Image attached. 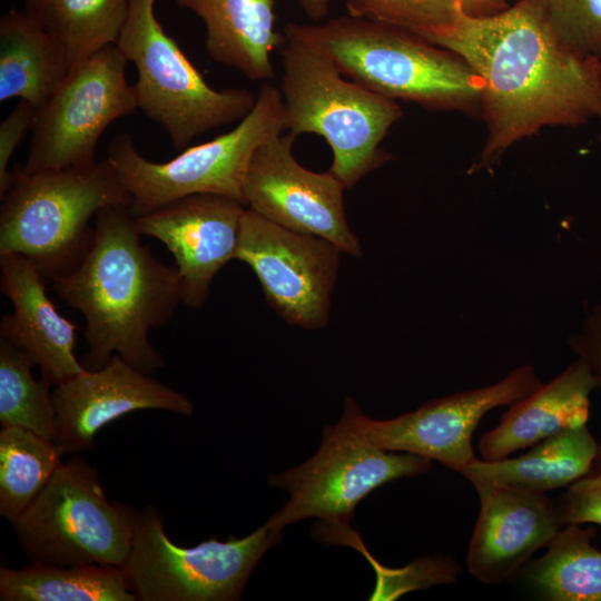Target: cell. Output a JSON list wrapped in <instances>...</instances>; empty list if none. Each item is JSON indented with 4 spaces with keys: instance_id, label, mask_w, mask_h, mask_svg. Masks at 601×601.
Returning a JSON list of instances; mask_svg holds the SVG:
<instances>
[{
    "instance_id": "cell-1",
    "label": "cell",
    "mask_w": 601,
    "mask_h": 601,
    "mask_svg": "<svg viewBox=\"0 0 601 601\" xmlns=\"http://www.w3.org/2000/svg\"><path fill=\"white\" fill-rule=\"evenodd\" d=\"M424 39L456 53L481 78L486 137L470 173L496 165L543 128L592 119L601 125V58L560 42L541 0H518L483 16L459 3L450 21Z\"/></svg>"
},
{
    "instance_id": "cell-2",
    "label": "cell",
    "mask_w": 601,
    "mask_h": 601,
    "mask_svg": "<svg viewBox=\"0 0 601 601\" xmlns=\"http://www.w3.org/2000/svg\"><path fill=\"white\" fill-rule=\"evenodd\" d=\"M140 236L129 206L102 208L80 264L52 282L56 294L86 321V370L102 367L114 355L147 374L165 366L149 331L164 326L183 304V280Z\"/></svg>"
},
{
    "instance_id": "cell-3",
    "label": "cell",
    "mask_w": 601,
    "mask_h": 601,
    "mask_svg": "<svg viewBox=\"0 0 601 601\" xmlns=\"http://www.w3.org/2000/svg\"><path fill=\"white\" fill-rule=\"evenodd\" d=\"M283 33L279 90L286 130L324 138L333 155L329 171L349 189L392 159L381 144L403 109L396 100L346 79L300 23L287 22Z\"/></svg>"
},
{
    "instance_id": "cell-4",
    "label": "cell",
    "mask_w": 601,
    "mask_h": 601,
    "mask_svg": "<svg viewBox=\"0 0 601 601\" xmlns=\"http://www.w3.org/2000/svg\"><path fill=\"white\" fill-rule=\"evenodd\" d=\"M300 27L343 76L384 97L433 111L480 112L481 78L418 35L349 14Z\"/></svg>"
},
{
    "instance_id": "cell-5",
    "label": "cell",
    "mask_w": 601,
    "mask_h": 601,
    "mask_svg": "<svg viewBox=\"0 0 601 601\" xmlns=\"http://www.w3.org/2000/svg\"><path fill=\"white\" fill-rule=\"evenodd\" d=\"M131 198L106 158L81 168L26 174L19 167L1 197L0 254L30 260L46 283L75 269L93 236L89 221Z\"/></svg>"
},
{
    "instance_id": "cell-6",
    "label": "cell",
    "mask_w": 601,
    "mask_h": 601,
    "mask_svg": "<svg viewBox=\"0 0 601 601\" xmlns=\"http://www.w3.org/2000/svg\"><path fill=\"white\" fill-rule=\"evenodd\" d=\"M284 130L283 96L266 81L250 112L228 132L189 146L165 162L146 159L131 136L121 134L109 144L107 159L130 195L135 217L196 194L220 195L245 205L244 183L255 150Z\"/></svg>"
},
{
    "instance_id": "cell-7",
    "label": "cell",
    "mask_w": 601,
    "mask_h": 601,
    "mask_svg": "<svg viewBox=\"0 0 601 601\" xmlns=\"http://www.w3.org/2000/svg\"><path fill=\"white\" fill-rule=\"evenodd\" d=\"M156 1L130 0L116 45L137 70L138 109L184 150L198 136L240 121L256 96L244 88L214 89L158 21Z\"/></svg>"
},
{
    "instance_id": "cell-8",
    "label": "cell",
    "mask_w": 601,
    "mask_h": 601,
    "mask_svg": "<svg viewBox=\"0 0 601 601\" xmlns=\"http://www.w3.org/2000/svg\"><path fill=\"white\" fill-rule=\"evenodd\" d=\"M136 514L134 508L110 501L97 470L73 457L62 462L12 526L31 563L124 568Z\"/></svg>"
},
{
    "instance_id": "cell-9",
    "label": "cell",
    "mask_w": 601,
    "mask_h": 601,
    "mask_svg": "<svg viewBox=\"0 0 601 601\" xmlns=\"http://www.w3.org/2000/svg\"><path fill=\"white\" fill-rule=\"evenodd\" d=\"M282 531L267 522L244 538H215L180 546L166 533L155 506L137 511L132 544L124 570L139 601H235L255 566Z\"/></svg>"
},
{
    "instance_id": "cell-10",
    "label": "cell",
    "mask_w": 601,
    "mask_h": 601,
    "mask_svg": "<svg viewBox=\"0 0 601 601\" xmlns=\"http://www.w3.org/2000/svg\"><path fill=\"white\" fill-rule=\"evenodd\" d=\"M432 463L421 455L374 445L344 407L338 423L324 427L322 444L313 456L269 477L270 485L289 493V500L267 523L282 531L306 518H321L333 529H343L367 494L397 479L427 473Z\"/></svg>"
},
{
    "instance_id": "cell-11",
    "label": "cell",
    "mask_w": 601,
    "mask_h": 601,
    "mask_svg": "<svg viewBox=\"0 0 601 601\" xmlns=\"http://www.w3.org/2000/svg\"><path fill=\"white\" fill-rule=\"evenodd\" d=\"M117 45L102 48L75 67L37 108L26 174L93 165L107 127L138 109Z\"/></svg>"
},
{
    "instance_id": "cell-12",
    "label": "cell",
    "mask_w": 601,
    "mask_h": 601,
    "mask_svg": "<svg viewBox=\"0 0 601 601\" xmlns=\"http://www.w3.org/2000/svg\"><path fill=\"white\" fill-rule=\"evenodd\" d=\"M341 253L329 240L279 226L249 208L243 214L236 258L252 268L266 302L289 325H327Z\"/></svg>"
},
{
    "instance_id": "cell-13",
    "label": "cell",
    "mask_w": 601,
    "mask_h": 601,
    "mask_svg": "<svg viewBox=\"0 0 601 601\" xmlns=\"http://www.w3.org/2000/svg\"><path fill=\"white\" fill-rule=\"evenodd\" d=\"M541 384L535 368L526 364L492 385L430 401L390 420L367 417L351 397L345 407L358 430L380 449L421 455L460 473L475 459L472 437L482 417L522 400Z\"/></svg>"
},
{
    "instance_id": "cell-14",
    "label": "cell",
    "mask_w": 601,
    "mask_h": 601,
    "mask_svg": "<svg viewBox=\"0 0 601 601\" xmlns=\"http://www.w3.org/2000/svg\"><path fill=\"white\" fill-rule=\"evenodd\" d=\"M295 139L287 131L255 150L244 183L245 206L272 223L322 237L343 253L361 257V243L345 215V186L329 170L315 173L297 162Z\"/></svg>"
},
{
    "instance_id": "cell-15",
    "label": "cell",
    "mask_w": 601,
    "mask_h": 601,
    "mask_svg": "<svg viewBox=\"0 0 601 601\" xmlns=\"http://www.w3.org/2000/svg\"><path fill=\"white\" fill-rule=\"evenodd\" d=\"M55 442L63 454L92 447L96 434L110 422L134 411L161 410L183 416L194 413L193 402L119 355L98 370L55 385Z\"/></svg>"
},
{
    "instance_id": "cell-16",
    "label": "cell",
    "mask_w": 601,
    "mask_h": 601,
    "mask_svg": "<svg viewBox=\"0 0 601 601\" xmlns=\"http://www.w3.org/2000/svg\"><path fill=\"white\" fill-rule=\"evenodd\" d=\"M245 209L225 196L196 194L136 217L139 233L160 240L173 255L183 280V304L201 306L216 274L236 258Z\"/></svg>"
},
{
    "instance_id": "cell-17",
    "label": "cell",
    "mask_w": 601,
    "mask_h": 601,
    "mask_svg": "<svg viewBox=\"0 0 601 601\" xmlns=\"http://www.w3.org/2000/svg\"><path fill=\"white\" fill-rule=\"evenodd\" d=\"M476 493L480 511L469 543L467 570L485 584L505 583L562 528L556 503L545 493L511 486Z\"/></svg>"
},
{
    "instance_id": "cell-18",
    "label": "cell",
    "mask_w": 601,
    "mask_h": 601,
    "mask_svg": "<svg viewBox=\"0 0 601 601\" xmlns=\"http://www.w3.org/2000/svg\"><path fill=\"white\" fill-rule=\"evenodd\" d=\"M0 269L1 292L13 306L1 318L0 338L24 351L50 385L81 373L75 355L78 326L57 311L39 270L17 254H0Z\"/></svg>"
},
{
    "instance_id": "cell-19",
    "label": "cell",
    "mask_w": 601,
    "mask_h": 601,
    "mask_svg": "<svg viewBox=\"0 0 601 601\" xmlns=\"http://www.w3.org/2000/svg\"><path fill=\"white\" fill-rule=\"evenodd\" d=\"M595 388L592 370L578 357L552 381L509 406L500 423L479 441L483 460H502L558 432L587 425Z\"/></svg>"
},
{
    "instance_id": "cell-20",
    "label": "cell",
    "mask_w": 601,
    "mask_h": 601,
    "mask_svg": "<svg viewBox=\"0 0 601 601\" xmlns=\"http://www.w3.org/2000/svg\"><path fill=\"white\" fill-rule=\"evenodd\" d=\"M206 27V51L253 81L275 78L272 53L285 36L276 27L274 0H176Z\"/></svg>"
},
{
    "instance_id": "cell-21",
    "label": "cell",
    "mask_w": 601,
    "mask_h": 601,
    "mask_svg": "<svg viewBox=\"0 0 601 601\" xmlns=\"http://www.w3.org/2000/svg\"><path fill=\"white\" fill-rule=\"evenodd\" d=\"M600 445L587 425L566 428L532 445L513 459H474L461 471L476 492L492 486H511L545 493L568 487L591 473Z\"/></svg>"
},
{
    "instance_id": "cell-22",
    "label": "cell",
    "mask_w": 601,
    "mask_h": 601,
    "mask_svg": "<svg viewBox=\"0 0 601 601\" xmlns=\"http://www.w3.org/2000/svg\"><path fill=\"white\" fill-rule=\"evenodd\" d=\"M66 52L29 8L0 20V101L20 98L37 108L69 73Z\"/></svg>"
},
{
    "instance_id": "cell-23",
    "label": "cell",
    "mask_w": 601,
    "mask_h": 601,
    "mask_svg": "<svg viewBox=\"0 0 601 601\" xmlns=\"http://www.w3.org/2000/svg\"><path fill=\"white\" fill-rule=\"evenodd\" d=\"M587 525L562 526L545 553L519 573L540 599L601 601V551L592 545L595 526Z\"/></svg>"
},
{
    "instance_id": "cell-24",
    "label": "cell",
    "mask_w": 601,
    "mask_h": 601,
    "mask_svg": "<svg viewBox=\"0 0 601 601\" xmlns=\"http://www.w3.org/2000/svg\"><path fill=\"white\" fill-rule=\"evenodd\" d=\"M2 601H137L124 568L24 565L0 569Z\"/></svg>"
},
{
    "instance_id": "cell-25",
    "label": "cell",
    "mask_w": 601,
    "mask_h": 601,
    "mask_svg": "<svg viewBox=\"0 0 601 601\" xmlns=\"http://www.w3.org/2000/svg\"><path fill=\"white\" fill-rule=\"evenodd\" d=\"M130 0H27L62 46L70 70L105 47L116 45Z\"/></svg>"
},
{
    "instance_id": "cell-26",
    "label": "cell",
    "mask_w": 601,
    "mask_h": 601,
    "mask_svg": "<svg viewBox=\"0 0 601 601\" xmlns=\"http://www.w3.org/2000/svg\"><path fill=\"white\" fill-rule=\"evenodd\" d=\"M62 455L53 440L21 427H1L0 515L12 524L51 480Z\"/></svg>"
},
{
    "instance_id": "cell-27",
    "label": "cell",
    "mask_w": 601,
    "mask_h": 601,
    "mask_svg": "<svg viewBox=\"0 0 601 601\" xmlns=\"http://www.w3.org/2000/svg\"><path fill=\"white\" fill-rule=\"evenodd\" d=\"M35 363L22 349L0 338V424L53 440L56 410L50 384L32 374Z\"/></svg>"
},
{
    "instance_id": "cell-28",
    "label": "cell",
    "mask_w": 601,
    "mask_h": 601,
    "mask_svg": "<svg viewBox=\"0 0 601 601\" xmlns=\"http://www.w3.org/2000/svg\"><path fill=\"white\" fill-rule=\"evenodd\" d=\"M349 16L391 24L424 38L450 21L456 4L472 14H491L505 0H343Z\"/></svg>"
},
{
    "instance_id": "cell-29",
    "label": "cell",
    "mask_w": 601,
    "mask_h": 601,
    "mask_svg": "<svg viewBox=\"0 0 601 601\" xmlns=\"http://www.w3.org/2000/svg\"><path fill=\"white\" fill-rule=\"evenodd\" d=\"M541 4L560 42L584 55L595 53L601 46V0H541Z\"/></svg>"
},
{
    "instance_id": "cell-30",
    "label": "cell",
    "mask_w": 601,
    "mask_h": 601,
    "mask_svg": "<svg viewBox=\"0 0 601 601\" xmlns=\"http://www.w3.org/2000/svg\"><path fill=\"white\" fill-rule=\"evenodd\" d=\"M594 473L575 481L558 500L556 509L562 526L568 524L601 525V445Z\"/></svg>"
},
{
    "instance_id": "cell-31",
    "label": "cell",
    "mask_w": 601,
    "mask_h": 601,
    "mask_svg": "<svg viewBox=\"0 0 601 601\" xmlns=\"http://www.w3.org/2000/svg\"><path fill=\"white\" fill-rule=\"evenodd\" d=\"M36 112V106L20 100L0 124V198L12 184L9 164L21 140L32 131Z\"/></svg>"
},
{
    "instance_id": "cell-32",
    "label": "cell",
    "mask_w": 601,
    "mask_h": 601,
    "mask_svg": "<svg viewBox=\"0 0 601 601\" xmlns=\"http://www.w3.org/2000/svg\"><path fill=\"white\" fill-rule=\"evenodd\" d=\"M568 344L578 357L588 363L601 392V302L589 309L581 329L569 337Z\"/></svg>"
},
{
    "instance_id": "cell-33",
    "label": "cell",
    "mask_w": 601,
    "mask_h": 601,
    "mask_svg": "<svg viewBox=\"0 0 601 601\" xmlns=\"http://www.w3.org/2000/svg\"><path fill=\"white\" fill-rule=\"evenodd\" d=\"M305 14L313 21L323 20L329 10V0H297Z\"/></svg>"
},
{
    "instance_id": "cell-34",
    "label": "cell",
    "mask_w": 601,
    "mask_h": 601,
    "mask_svg": "<svg viewBox=\"0 0 601 601\" xmlns=\"http://www.w3.org/2000/svg\"><path fill=\"white\" fill-rule=\"evenodd\" d=\"M594 55L601 58V46L598 48Z\"/></svg>"
},
{
    "instance_id": "cell-35",
    "label": "cell",
    "mask_w": 601,
    "mask_h": 601,
    "mask_svg": "<svg viewBox=\"0 0 601 601\" xmlns=\"http://www.w3.org/2000/svg\"><path fill=\"white\" fill-rule=\"evenodd\" d=\"M505 1H508L511 4V3H513V2H515L518 0H505Z\"/></svg>"
}]
</instances>
